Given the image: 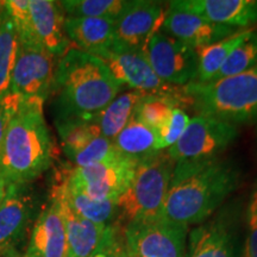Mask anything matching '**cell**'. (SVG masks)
<instances>
[{
	"mask_svg": "<svg viewBox=\"0 0 257 257\" xmlns=\"http://www.w3.org/2000/svg\"><path fill=\"white\" fill-rule=\"evenodd\" d=\"M240 169L221 157L175 165L160 217L178 225L201 224L239 187Z\"/></svg>",
	"mask_w": 257,
	"mask_h": 257,
	"instance_id": "cell-1",
	"label": "cell"
},
{
	"mask_svg": "<svg viewBox=\"0 0 257 257\" xmlns=\"http://www.w3.org/2000/svg\"><path fill=\"white\" fill-rule=\"evenodd\" d=\"M43 104L17 98L0 144V175L10 185H30L53 165L55 148Z\"/></svg>",
	"mask_w": 257,
	"mask_h": 257,
	"instance_id": "cell-2",
	"label": "cell"
},
{
	"mask_svg": "<svg viewBox=\"0 0 257 257\" xmlns=\"http://www.w3.org/2000/svg\"><path fill=\"white\" fill-rule=\"evenodd\" d=\"M121 88L99 57L72 47L57 62L55 119H93Z\"/></svg>",
	"mask_w": 257,
	"mask_h": 257,
	"instance_id": "cell-3",
	"label": "cell"
},
{
	"mask_svg": "<svg viewBox=\"0 0 257 257\" xmlns=\"http://www.w3.org/2000/svg\"><path fill=\"white\" fill-rule=\"evenodd\" d=\"M182 89L195 114L236 126L257 119V66L214 81L192 82Z\"/></svg>",
	"mask_w": 257,
	"mask_h": 257,
	"instance_id": "cell-4",
	"label": "cell"
},
{
	"mask_svg": "<svg viewBox=\"0 0 257 257\" xmlns=\"http://www.w3.org/2000/svg\"><path fill=\"white\" fill-rule=\"evenodd\" d=\"M174 168L167 150L137 163L133 181L118 200V217L124 225L160 216Z\"/></svg>",
	"mask_w": 257,
	"mask_h": 257,
	"instance_id": "cell-5",
	"label": "cell"
},
{
	"mask_svg": "<svg viewBox=\"0 0 257 257\" xmlns=\"http://www.w3.org/2000/svg\"><path fill=\"white\" fill-rule=\"evenodd\" d=\"M238 130L233 124L195 114L185 133L167 153L175 165H194L221 157L236 141Z\"/></svg>",
	"mask_w": 257,
	"mask_h": 257,
	"instance_id": "cell-6",
	"label": "cell"
},
{
	"mask_svg": "<svg viewBox=\"0 0 257 257\" xmlns=\"http://www.w3.org/2000/svg\"><path fill=\"white\" fill-rule=\"evenodd\" d=\"M187 232V226L160 216L123 226L126 252L131 257H186Z\"/></svg>",
	"mask_w": 257,
	"mask_h": 257,
	"instance_id": "cell-7",
	"label": "cell"
},
{
	"mask_svg": "<svg viewBox=\"0 0 257 257\" xmlns=\"http://www.w3.org/2000/svg\"><path fill=\"white\" fill-rule=\"evenodd\" d=\"M136 161L118 155L96 165L74 168L66 176L72 188L95 200L118 201L133 181Z\"/></svg>",
	"mask_w": 257,
	"mask_h": 257,
	"instance_id": "cell-8",
	"label": "cell"
},
{
	"mask_svg": "<svg viewBox=\"0 0 257 257\" xmlns=\"http://www.w3.org/2000/svg\"><path fill=\"white\" fill-rule=\"evenodd\" d=\"M144 54L156 75L167 85L182 88L195 81L197 50L167 32H156L150 38Z\"/></svg>",
	"mask_w": 257,
	"mask_h": 257,
	"instance_id": "cell-9",
	"label": "cell"
},
{
	"mask_svg": "<svg viewBox=\"0 0 257 257\" xmlns=\"http://www.w3.org/2000/svg\"><path fill=\"white\" fill-rule=\"evenodd\" d=\"M59 59L41 48L19 42L11 76V95L23 100L46 101L53 93Z\"/></svg>",
	"mask_w": 257,
	"mask_h": 257,
	"instance_id": "cell-10",
	"label": "cell"
},
{
	"mask_svg": "<svg viewBox=\"0 0 257 257\" xmlns=\"http://www.w3.org/2000/svg\"><path fill=\"white\" fill-rule=\"evenodd\" d=\"M167 10L163 3L133 0L114 21L112 50L144 51L156 32L162 29Z\"/></svg>",
	"mask_w": 257,
	"mask_h": 257,
	"instance_id": "cell-11",
	"label": "cell"
},
{
	"mask_svg": "<svg viewBox=\"0 0 257 257\" xmlns=\"http://www.w3.org/2000/svg\"><path fill=\"white\" fill-rule=\"evenodd\" d=\"M99 59L106 64L121 87L127 86L133 91L142 92L144 94H165L181 89L161 81L144 51L111 50Z\"/></svg>",
	"mask_w": 257,
	"mask_h": 257,
	"instance_id": "cell-12",
	"label": "cell"
},
{
	"mask_svg": "<svg viewBox=\"0 0 257 257\" xmlns=\"http://www.w3.org/2000/svg\"><path fill=\"white\" fill-rule=\"evenodd\" d=\"M236 219L223 208L213 219L194 227L188 236L186 257H236Z\"/></svg>",
	"mask_w": 257,
	"mask_h": 257,
	"instance_id": "cell-13",
	"label": "cell"
},
{
	"mask_svg": "<svg viewBox=\"0 0 257 257\" xmlns=\"http://www.w3.org/2000/svg\"><path fill=\"white\" fill-rule=\"evenodd\" d=\"M168 8L194 14L216 24L248 30L257 23V0H175Z\"/></svg>",
	"mask_w": 257,
	"mask_h": 257,
	"instance_id": "cell-14",
	"label": "cell"
},
{
	"mask_svg": "<svg viewBox=\"0 0 257 257\" xmlns=\"http://www.w3.org/2000/svg\"><path fill=\"white\" fill-rule=\"evenodd\" d=\"M22 257H68L62 213L54 192L35 221L28 248Z\"/></svg>",
	"mask_w": 257,
	"mask_h": 257,
	"instance_id": "cell-15",
	"label": "cell"
},
{
	"mask_svg": "<svg viewBox=\"0 0 257 257\" xmlns=\"http://www.w3.org/2000/svg\"><path fill=\"white\" fill-rule=\"evenodd\" d=\"M35 206V195L29 185H10L0 202V252L8 251L24 236Z\"/></svg>",
	"mask_w": 257,
	"mask_h": 257,
	"instance_id": "cell-16",
	"label": "cell"
},
{
	"mask_svg": "<svg viewBox=\"0 0 257 257\" xmlns=\"http://www.w3.org/2000/svg\"><path fill=\"white\" fill-rule=\"evenodd\" d=\"M30 14L37 44L56 59L62 57L72 48L67 37L64 14L60 2L30 0Z\"/></svg>",
	"mask_w": 257,
	"mask_h": 257,
	"instance_id": "cell-17",
	"label": "cell"
},
{
	"mask_svg": "<svg viewBox=\"0 0 257 257\" xmlns=\"http://www.w3.org/2000/svg\"><path fill=\"white\" fill-rule=\"evenodd\" d=\"M161 30L194 49L216 43L242 31L226 25L216 24L194 14L169 8L167 9Z\"/></svg>",
	"mask_w": 257,
	"mask_h": 257,
	"instance_id": "cell-18",
	"label": "cell"
},
{
	"mask_svg": "<svg viewBox=\"0 0 257 257\" xmlns=\"http://www.w3.org/2000/svg\"><path fill=\"white\" fill-rule=\"evenodd\" d=\"M53 192L59 199L63 218L68 257H91L104 239L108 225L95 224L76 214L61 194L59 185Z\"/></svg>",
	"mask_w": 257,
	"mask_h": 257,
	"instance_id": "cell-19",
	"label": "cell"
},
{
	"mask_svg": "<svg viewBox=\"0 0 257 257\" xmlns=\"http://www.w3.org/2000/svg\"><path fill=\"white\" fill-rule=\"evenodd\" d=\"M67 37L74 48L101 57L114 46V21L107 18L67 17Z\"/></svg>",
	"mask_w": 257,
	"mask_h": 257,
	"instance_id": "cell-20",
	"label": "cell"
},
{
	"mask_svg": "<svg viewBox=\"0 0 257 257\" xmlns=\"http://www.w3.org/2000/svg\"><path fill=\"white\" fill-rule=\"evenodd\" d=\"M144 95V93L133 89L119 93L100 113L93 118L102 136L113 141L134 119L137 106Z\"/></svg>",
	"mask_w": 257,
	"mask_h": 257,
	"instance_id": "cell-21",
	"label": "cell"
},
{
	"mask_svg": "<svg viewBox=\"0 0 257 257\" xmlns=\"http://www.w3.org/2000/svg\"><path fill=\"white\" fill-rule=\"evenodd\" d=\"M112 142L121 156L136 162L161 152L156 131L136 118H134Z\"/></svg>",
	"mask_w": 257,
	"mask_h": 257,
	"instance_id": "cell-22",
	"label": "cell"
},
{
	"mask_svg": "<svg viewBox=\"0 0 257 257\" xmlns=\"http://www.w3.org/2000/svg\"><path fill=\"white\" fill-rule=\"evenodd\" d=\"M253 30L255 29L251 28L248 30L238 31L224 40L216 42V43L195 49L198 54V70L194 82H210L219 72L220 67L225 63V61L229 59L231 53L242 42L245 41L252 34Z\"/></svg>",
	"mask_w": 257,
	"mask_h": 257,
	"instance_id": "cell-23",
	"label": "cell"
},
{
	"mask_svg": "<svg viewBox=\"0 0 257 257\" xmlns=\"http://www.w3.org/2000/svg\"><path fill=\"white\" fill-rule=\"evenodd\" d=\"M59 188L69 207L80 217L101 225L113 224V220L118 218L119 214L118 201L95 200L89 198L82 192L68 186L66 178L60 182Z\"/></svg>",
	"mask_w": 257,
	"mask_h": 257,
	"instance_id": "cell-24",
	"label": "cell"
},
{
	"mask_svg": "<svg viewBox=\"0 0 257 257\" xmlns=\"http://www.w3.org/2000/svg\"><path fill=\"white\" fill-rule=\"evenodd\" d=\"M176 107L187 108L188 99L184 89L165 94H146L137 106L135 118L157 131L167 123Z\"/></svg>",
	"mask_w": 257,
	"mask_h": 257,
	"instance_id": "cell-25",
	"label": "cell"
},
{
	"mask_svg": "<svg viewBox=\"0 0 257 257\" xmlns=\"http://www.w3.org/2000/svg\"><path fill=\"white\" fill-rule=\"evenodd\" d=\"M19 48L14 23L0 2V101L11 94V76Z\"/></svg>",
	"mask_w": 257,
	"mask_h": 257,
	"instance_id": "cell-26",
	"label": "cell"
},
{
	"mask_svg": "<svg viewBox=\"0 0 257 257\" xmlns=\"http://www.w3.org/2000/svg\"><path fill=\"white\" fill-rule=\"evenodd\" d=\"M61 146L66 156L70 157L85 148L95 137L102 136L94 119L67 118L55 119Z\"/></svg>",
	"mask_w": 257,
	"mask_h": 257,
	"instance_id": "cell-27",
	"label": "cell"
},
{
	"mask_svg": "<svg viewBox=\"0 0 257 257\" xmlns=\"http://www.w3.org/2000/svg\"><path fill=\"white\" fill-rule=\"evenodd\" d=\"M60 3L67 17L115 21L127 6L128 0H64Z\"/></svg>",
	"mask_w": 257,
	"mask_h": 257,
	"instance_id": "cell-28",
	"label": "cell"
},
{
	"mask_svg": "<svg viewBox=\"0 0 257 257\" xmlns=\"http://www.w3.org/2000/svg\"><path fill=\"white\" fill-rule=\"evenodd\" d=\"M257 66V31L256 29L245 41L234 49L229 59L220 67L219 72L211 81L236 75Z\"/></svg>",
	"mask_w": 257,
	"mask_h": 257,
	"instance_id": "cell-29",
	"label": "cell"
},
{
	"mask_svg": "<svg viewBox=\"0 0 257 257\" xmlns=\"http://www.w3.org/2000/svg\"><path fill=\"white\" fill-rule=\"evenodd\" d=\"M2 4L14 23L19 42L30 47L40 48L35 38L34 29H32L30 0H4Z\"/></svg>",
	"mask_w": 257,
	"mask_h": 257,
	"instance_id": "cell-30",
	"label": "cell"
},
{
	"mask_svg": "<svg viewBox=\"0 0 257 257\" xmlns=\"http://www.w3.org/2000/svg\"><path fill=\"white\" fill-rule=\"evenodd\" d=\"M118 155L120 154L115 150L112 141L104 136H98L69 160L72 161L75 168H82V167L93 166L112 160Z\"/></svg>",
	"mask_w": 257,
	"mask_h": 257,
	"instance_id": "cell-31",
	"label": "cell"
},
{
	"mask_svg": "<svg viewBox=\"0 0 257 257\" xmlns=\"http://www.w3.org/2000/svg\"><path fill=\"white\" fill-rule=\"evenodd\" d=\"M189 120H191V117H189L185 108L176 107L173 111L167 123L156 131L159 149L161 152L168 150L170 147H173L178 142L182 134L185 133Z\"/></svg>",
	"mask_w": 257,
	"mask_h": 257,
	"instance_id": "cell-32",
	"label": "cell"
},
{
	"mask_svg": "<svg viewBox=\"0 0 257 257\" xmlns=\"http://www.w3.org/2000/svg\"><path fill=\"white\" fill-rule=\"evenodd\" d=\"M126 253L123 226L119 223L108 225L104 239L91 257H124Z\"/></svg>",
	"mask_w": 257,
	"mask_h": 257,
	"instance_id": "cell-33",
	"label": "cell"
},
{
	"mask_svg": "<svg viewBox=\"0 0 257 257\" xmlns=\"http://www.w3.org/2000/svg\"><path fill=\"white\" fill-rule=\"evenodd\" d=\"M243 257H257V189L251 194L246 211V238Z\"/></svg>",
	"mask_w": 257,
	"mask_h": 257,
	"instance_id": "cell-34",
	"label": "cell"
},
{
	"mask_svg": "<svg viewBox=\"0 0 257 257\" xmlns=\"http://www.w3.org/2000/svg\"><path fill=\"white\" fill-rule=\"evenodd\" d=\"M16 102H17V98L11 94L5 100L0 101V144L4 140L6 127H8L9 120L11 118L12 112H14Z\"/></svg>",
	"mask_w": 257,
	"mask_h": 257,
	"instance_id": "cell-35",
	"label": "cell"
},
{
	"mask_svg": "<svg viewBox=\"0 0 257 257\" xmlns=\"http://www.w3.org/2000/svg\"><path fill=\"white\" fill-rule=\"evenodd\" d=\"M9 187H10L9 182L6 181L2 175H0V202H2L3 199L5 198L6 193L9 191Z\"/></svg>",
	"mask_w": 257,
	"mask_h": 257,
	"instance_id": "cell-36",
	"label": "cell"
},
{
	"mask_svg": "<svg viewBox=\"0 0 257 257\" xmlns=\"http://www.w3.org/2000/svg\"><path fill=\"white\" fill-rule=\"evenodd\" d=\"M124 257H131V256H130V255H128V253L126 252V253H125V256H124Z\"/></svg>",
	"mask_w": 257,
	"mask_h": 257,
	"instance_id": "cell-37",
	"label": "cell"
}]
</instances>
